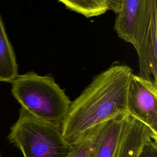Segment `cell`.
I'll return each instance as SVG.
<instances>
[{
    "label": "cell",
    "mask_w": 157,
    "mask_h": 157,
    "mask_svg": "<svg viewBox=\"0 0 157 157\" xmlns=\"http://www.w3.org/2000/svg\"><path fill=\"white\" fill-rule=\"evenodd\" d=\"M67 9L86 18L97 17L107 11L116 14L121 6V0H58Z\"/></svg>",
    "instance_id": "cell-9"
},
{
    "label": "cell",
    "mask_w": 157,
    "mask_h": 157,
    "mask_svg": "<svg viewBox=\"0 0 157 157\" xmlns=\"http://www.w3.org/2000/svg\"><path fill=\"white\" fill-rule=\"evenodd\" d=\"M0 157H1V153H0Z\"/></svg>",
    "instance_id": "cell-13"
},
{
    "label": "cell",
    "mask_w": 157,
    "mask_h": 157,
    "mask_svg": "<svg viewBox=\"0 0 157 157\" xmlns=\"http://www.w3.org/2000/svg\"><path fill=\"white\" fill-rule=\"evenodd\" d=\"M138 157H157V136H152L143 145Z\"/></svg>",
    "instance_id": "cell-12"
},
{
    "label": "cell",
    "mask_w": 157,
    "mask_h": 157,
    "mask_svg": "<svg viewBox=\"0 0 157 157\" xmlns=\"http://www.w3.org/2000/svg\"><path fill=\"white\" fill-rule=\"evenodd\" d=\"M61 126L39 120L21 107L8 139L24 157H68L73 146L64 137Z\"/></svg>",
    "instance_id": "cell-3"
},
{
    "label": "cell",
    "mask_w": 157,
    "mask_h": 157,
    "mask_svg": "<svg viewBox=\"0 0 157 157\" xmlns=\"http://www.w3.org/2000/svg\"><path fill=\"white\" fill-rule=\"evenodd\" d=\"M99 126L93 128L74 144L72 150L68 157H92L93 141Z\"/></svg>",
    "instance_id": "cell-11"
},
{
    "label": "cell",
    "mask_w": 157,
    "mask_h": 157,
    "mask_svg": "<svg viewBox=\"0 0 157 157\" xmlns=\"http://www.w3.org/2000/svg\"><path fill=\"white\" fill-rule=\"evenodd\" d=\"M11 83L21 108L39 120L62 125L72 101L52 76L29 72L18 75Z\"/></svg>",
    "instance_id": "cell-2"
},
{
    "label": "cell",
    "mask_w": 157,
    "mask_h": 157,
    "mask_svg": "<svg viewBox=\"0 0 157 157\" xmlns=\"http://www.w3.org/2000/svg\"><path fill=\"white\" fill-rule=\"evenodd\" d=\"M18 75L15 55L0 15V82L12 83Z\"/></svg>",
    "instance_id": "cell-10"
},
{
    "label": "cell",
    "mask_w": 157,
    "mask_h": 157,
    "mask_svg": "<svg viewBox=\"0 0 157 157\" xmlns=\"http://www.w3.org/2000/svg\"><path fill=\"white\" fill-rule=\"evenodd\" d=\"M144 0H121L117 13L114 29L117 36L133 45L139 14Z\"/></svg>",
    "instance_id": "cell-8"
},
{
    "label": "cell",
    "mask_w": 157,
    "mask_h": 157,
    "mask_svg": "<svg viewBox=\"0 0 157 157\" xmlns=\"http://www.w3.org/2000/svg\"><path fill=\"white\" fill-rule=\"evenodd\" d=\"M128 114L120 115L99 126L94 137L92 157H114Z\"/></svg>",
    "instance_id": "cell-6"
},
{
    "label": "cell",
    "mask_w": 157,
    "mask_h": 157,
    "mask_svg": "<svg viewBox=\"0 0 157 157\" xmlns=\"http://www.w3.org/2000/svg\"><path fill=\"white\" fill-rule=\"evenodd\" d=\"M126 112L157 134V84L132 73L128 90Z\"/></svg>",
    "instance_id": "cell-5"
},
{
    "label": "cell",
    "mask_w": 157,
    "mask_h": 157,
    "mask_svg": "<svg viewBox=\"0 0 157 157\" xmlns=\"http://www.w3.org/2000/svg\"><path fill=\"white\" fill-rule=\"evenodd\" d=\"M153 136L157 134L128 115L114 157H138L143 145Z\"/></svg>",
    "instance_id": "cell-7"
},
{
    "label": "cell",
    "mask_w": 157,
    "mask_h": 157,
    "mask_svg": "<svg viewBox=\"0 0 157 157\" xmlns=\"http://www.w3.org/2000/svg\"><path fill=\"white\" fill-rule=\"evenodd\" d=\"M139 75L157 84V0H144L134 42Z\"/></svg>",
    "instance_id": "cell-4"
},
{
    "label": "cell",
    "mask_w": 157,
    "mask_h": 157,
    "mask_svg": "<svg viewBox=\"0 0 157 157\" xmlns=\"http://www.w3.org/2000/svg\"><path fill=\"white\" fill-rule=\"evenodd\" d=\"M131 68L115 64L95 76L72 102L62 124L64 137L72 145L93 128L126 113Z\"/></svg>",
    "instance_id": "cell-1"
}]
</instances>
